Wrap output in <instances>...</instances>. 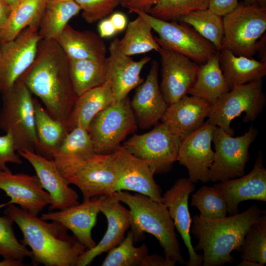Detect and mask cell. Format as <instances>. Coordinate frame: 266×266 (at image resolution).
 <instances>
[{
    "label": "cell",
    "instance_id": "1",
    "mask_svg": "<svg viewBox=\"0 0 266 266\" xmlns=\"http://www.w3.org/2000/svg\"><path fill=\"white\" fill-rule=\"evenodd\" d=\"M19 78L68 131L67 122L78 97L72 85L68 58L57 40L41 39L33 62Z\"/></svg>",
    "mask_w": 266,
    "mask_h": 266
},
{
    "label": "cell",
    "instance_id": "2",
    "mask_svg": "<svg viewBox=\"0 0 266 266\" xmlns=\"http://www.w3.org/2000/svg\"><path fill=\"white\" fill-rule=\"evenodd\" d=\"M4 213L21 230L20 241L31 249L33 266H74L87 249L59 222H48L14 204L7 205Z\"/></svg>",
    "mask_w": 266,
    "mask_h": 266
},
{
    "label": "cell",
    "instance_id": "3",
    "mask_svg": "<svg viewBox=\"0 0 266 266\" xmlns=\"http://www.w3.org/2000/svg\"><path fill=\"white\" fill-rule=\"evenodd\" d=\"M265 211L254 204L242 213L212 219L193 216L190 233L197 239L195 251H203V266H221L233 261V251L240 252L245 235Z\"/></svg>",
    "mask_w": 266,
    "mask_h": 266
},
{
    "label": "cell",
    "instance_id": "4",
    "mask_svg": "<svg viewBox=\"0 0 266 266\" xmlns=\"http://www.w3.org/2000/svg\"><path fill=\"white\" fill-rule=\"evenodd\" d=\"M112 194L129 208L131 231L134 240L144 233H150L159 241L165 258L185 264L174 223L162 202L142 194H132L127 191H119Z\"/></svg>",
    "mask_w": 266,
    "mask_h": 266
},
{
    "label": "cell",
    "instance_id": "5",
    "mask_svg": "<svg viewBox=\"0 0 266 266\" xmlns=\"http://www.w3.org/2000/svg\"><path fill=\"white\" fill-rule=\"evenodd\" d=\"M32 94L20 78L1 94L0 129L11 135L17 152L28 150L38 154L39 145Z\"/></svg>",
    "mask_w": 266,
    "mask_h": 266
},
{
    "label": "cell",
    "instance_id": "6",
    "mask_svg": "<svg viewBox=\"0 0 266 266\" xmlns=\"http://www.w3.org/2000/svg\"><path fill=\"white\" fill-rule=\"evenodd\" d=\"M53 160L68 184L80 190L83 200L117 191L118 176L111 153L96 154L88 159L54 157Z\"/></svg>",
    "mask_w": 266,
    "mask_h": 266
},
{
    "label": "cell",
    "instance_id": "7",
    "mask_svg": "<svg viewBox=\"0 0 266 266\" xmlns=\"http://www.w3.org/2000/svg\"><path fill=\"white\" fill-rule=\"evenodd\" d=\"M223 19L221 50H229L237 56L253 58L258 52L261 38L266 31V8L239 2L237 7L223 17Z\"/></svg>",
    "mask_w": 266,
    "mask_h": 266
},
{
    "label": "cell",
    "instance_id": "8",
    "mask_svg": "<svg viewBox=\"0 0 266 266\" xmlns=\"http://www.w3.org/2000/svg\"><path fill=\"white\" fill-rule=\"evenodd\" d=\"M266 96L263 91V79L236 86L222 95L212 105L207 121L234 134L231 122L245 112L243 121H254L263 110Z\"/></svg>",
    "mask_w": 266,
    "mask_h": 266
},
{
    "label": "cell",
    "instance_id": "9",
    "mask_svg": "<svg viewBox=\"0 0 266 266\" xmlns=\"http://www.w3.org/2000/svg\"><path fill=\"white\" fill-rule=\"evenodd\" d=\"M128 98L114 101L99 112L90 123L88 132L97 154L112 153L137 129Z\"/></svg>",
    "mask_w": 266,
    "mask_h": 266
},
{
    "label": "cell",
    "instance_id": "10",
    "mask_svg": "<svg viewBox=\"0 0 266 266\" xmlns=\"http://www.w3.org/2000/svg\"><path fill=\"white\" fill-rule=\"evenodd\" d=\"M257 134L253 126L244 134L236 137L216 126L212 138L214 159L209 171V181L222 182L243 176L249 158V147Z\"/></svg>",
    "mask_w": 266,
    "mask_h": 266
},
{
    "label": "cell",
    "instance_id": "11",
    "mask_svg": "<svg viewBox=\"0 0 266 266\" xmlns=\"http://www.w3.org/2000/svg\"><path fill=\"white\" fill-rule=\"evenodd\" d=\"M135 13L145 18L158 33V36L154 37L159 45L182 54L199 65L205 63L218 52L211 42L188 25L161 20L144 12Z\"/></svg>",
    "mask_w": 266,
    "mask_h": 266
},
{
    "label": "cell",
    "instance_id": "12",
    "mask_svg": "<svg viewBox=\"0 0 266 266\" xmlns=\"http://www.w3.org/2000/svg\"><path fill=\"white\" fill-rule=\"evenodd\" d=\"M181 139L163 122L142 134H134L123 146L132 154L145 161L155 174L169 171L177 161Z\"/></svg>",
    "mask_w": 266,
    "mask_h": 266
},
{
    "label": "cell",
    "instance_id": "13",
    "mask_svg": "<svg viewBox=\"0 0 266 266\" xmlns=\"http://www.w3.org/2000/svg\"><path fill=\"white\" fill-rule=\"evenodd\" d=\"M38 26L23 30L14 39L0 45V93L6 91L33 62L39 42Z\"/></svg>",
    "mask_w": 266,
    "mask_h": 266
},
{
    "label": "cell",
    "instance_id": "14",
    "mask_svg": "<svg viewBox=\"0 0 266 266\" xmlns=\"http://www.w3.org/2000/svg\"><path fill=\"white\" fill-rule=\"evenodd\" d=\"M113 164L118 176L117 191H129L162 202V189L154 178V170L144 160L119 145L112 153Z\"/></svg>",
    "mask_w": 266,
    "mask_h": 266
},
{
    "label": "cell",
    "instance_id": "15",
    "mask_svg": "<svg viewBox=\"0 0 266 266\" xmlns=\"http://www.w3.org/2000/svg\"><path fill=\"white\" fill-rule=\"evenodd\" d=\"M160 46L162 67L160 88L169 105L188 94L195 81L200 65L182 54Z\"/></svg>",
    "mask_w": 266,
    "mask_h": 266
},
{
    "label": "cell",
    "instance_id": "16",
    "mask_svg": "<svg viewBox=\"0 0 266 266\" xmlns=\"http://www.w3.org/2000/svg\"><path fill=\"white\" fill-rule=\"evenodd\" d=\"M215 126L207 121L180 144L177 161L188 170L194 183L210 182L208 174L214 159L211 142Z\"/></svg>",
    "mask_w": 266,
    "mask_h": 266
},
{
    "label": "cell",
    "instance_id": "17",
    "mask_svg": "<svg viewBox=\"0 0 266 266\" xmlns=\"http://www.w3.org/2000/svg\"><path fill=\"white\" fill-rule=\"evenodd\" d=\"M119 41L116 38L111 41L105 60V81L111 83L114 101L126 98L133 89L143 82L141 71L152 60L151 57L144 56L134 61L121 50Z\"/></svg>",
    "mask_w": 266,
    "mask_h": 266
},
{
    "label": "cell",
    "instance_id": "18",
    "mask_svg": "<svg viewBox=\"0 0 266 266\" xmlns=\"http://www.w3.org/2000/svg\"><path fill=\"white\" fill-rule=\"evenodd\" d=\"M100 211L106 217L107 228L103 237L91 249H87L78 258L76 266L89 265L98 256L118 245L130 227L129 209L112 194L98 197Z\"/></svg>",
    "mask_w": 266,
    "mask_h": 266
},
{
    "label": "cell",
    "instance_id": "19",
    "mask_svg": "<svg viewBox=\"0 0 266 266\" xmlns=\"http://www.w3.org/2000/svg\"><path fill=\"white\" fill-rule=\"evenodd\" d=\"M0 189L10 198L8 202L0 204V208L10 204H18L38 216L51 203L50 195L45 191L36 175L13 173L8 168L0 169Z\"/></svg>",
    "mask_w": 266,
    "mask_h": 266
},
{
    "label": "cell",
    "instance_id": "20",
    "mask_svg": "<svg viewBox=\"0 0 266 266\" xmlns=\"http://www.w3.org/2000/svg\"><path fill=\"white\" fill-rule=\"evenodd\" d=\"M194 184L188 178L178 179L162 196V200L187 248L189 260L185 262L187 266H201L203 260V254L195 251L190 235L192 219L188 201L190 195L195 190Z\"/></svg>",
    "mask_w": 266,
    "mask_h": 266
},
{
    "label": "cell",
    "instance_id": "21",
    "mask_svg": "<svg viewBox=\"0 0 266 266\" xmlns=\"http://www.w3.org/2000/svg\"><path fill=\"white\" fill-rule=\"evenodd\" d=\"M213 187L227 203L230 215L239 213V204L248 200L266 201V169L260 152L251 171L246 175L216 182Z\"/></svg>",
    "mask_w": 266,
    "mask_h": 266
},
{
    "label": "cell",
    "instance_id": "22",
    "mask_svg": "<svg viewBox=\"0 0 266 266\" xmlns=\"http://www.w3.org/2000/svg\"><path fill=\"white\" fill-rule=\"evenodd\" d=\"M17 153L32 166L43 188L50 195V211L63 209L79 203L77 193L69 187L54 160H49L28 150H20Z\"/></svg>",
    "mask_w": 266,
    "mask_h": 266
},
{
    "label": "cell",
    "instance_id": "23",
    "mask_svg": "<svg viewBox=\"0 0 266 266\" xmlns=\"http://www.w3.org/2000/svg\"><path fill=\"white\" fill-rule=\"evenodd\" d=\"M159 64L153 60L146 78L136 89L131 105L138 126L150 128L162 120L167 107L158 81Z\"/></svg>",
    "mask_w": 266,
    "mask_h": 266
},
{
    "label": "cell",
    "instance_id": "24",
    "mask_svg": "<svg viewBox=\"0 0 266 266\" xmlns=\"http://www.w3.org/2000/svg\"><path fill=\"white\" fill-rule=\"evenodd\" d=\"M212 105L204 99L186 95L168 106L162 120L182 140L203 125Z\"/></svg>",
    "mask_w": 266,
    "mask_h": 266
},
{
    "label": "cell",
    "instance_id": "25",
    "mask_svg": "<svg viewBox=\"0 0 266 266\" xmlns=\"http://www.w3.org/2000/svg\"><path fill=\"white\" fill-rule=\"evenodd\" d=\"M100 212L96 198L63 209L43 213L41 218L60 223L70 230L87 249H91L96 245L92 236V230L96 224Z\"/></svg>",
    "mask_w": 266,
    "mask_h": 266
},
{
    "label": "cell",
    "instance_id": "26",
    "mask_svg": "<svg viewBox=\"0 0 266 266\" xmlns=\"http://www.w3.org/2000/svg\"><path fill=\"white\" fill-rule=\"evenodd\" d=\"M57 41L69 59L105 61L107 58L102 38L92 31L77 30L67 24Z\"/></svg>",
    "mask_w": 266,
    "mask_h": 266
},
{
    "label": "cell",
    "instance_id": "27",
    "mask_svg": "<svg viewBox=\"0 0 266 266\" xmlns=\"http://www.w3.org/2000/svg\"><path fill=\"white\" fill-rule=\"evenodd\" d=\"M114 101L111 83L105 81L78 96L67 122L69 132L75 128L88 131L93 118Z\"/></svg>",
    "mask_w": 266,
    "mask_h": 266
},
{
    "label": "cell",
    "instance_id": "28",
    "mask_svg": "<svg viewBox=\"0 0 266 266\" xmlns=\"http://www.w3.org/2000/svg\"><path fill=\"white\" fill-rule=\"evenodd\" d=\"M220 65L230 90L234 86L263 79L266 75V61L237 56L231 51H219Z\"/></svg>",
    "mask_w": 266,
    "mask_h": 266
},
{
    "label": "cell",
    "instance_id": "29",
    "mask_svg": "<svg viewBox=\"0 0 266 266\" xmlns=\"http://www.w3.org/2000/svg\"><path fill=\"white\" fill-rule=\"evenodd\" d=\"M230 90L220 65L218 51L206 62L200 65L195 81L188 94L213 104Z\"/></svg>",
    "mask_w": 266,
    "mask_h": 266
},
{
    "label": "cell",
    "instance_id": "30",
    "mask_svg": "<svg viewBox=\"0 0 266 266\" xmlns=\"http://www.w3.org/2000/svg\"><path fill=\"white\" fill-rule=\"evenodd\" d=\"M33 102L35 130L39 145L38 154L53 160L54 154L60 148L68 131L48 113L36 98H33Z\"/></svg>",
    "mask_w": 266,
    "mask_h": 266
},
{
    "label": "cell",
    "instance_id": "31",
    "mask_svg": "<svg viewBox=\"0 0 266 266\" xmlns=\"http://www.w3.org/2000/svg\"><path fill=\"white\" fill-rule=\"evenodd\" d=\"M46 0H18L11 7L9 17L0 29V43L14 39L23 30L39 25Z\"/></svg>",
    "mask_w": 266,
    "mask_h": 266
},
{
    "label": "cell",
    "instance_id": "32",
    "mask_svg": "<svg viewBox=\"0 0 266 266\" xmlns=\"http://www.w3.org/2000/svg\"><path fill=\"white\" fill-rule=\"evenodd\" d=\"M80 10L74 0H46L38 31L42 39L57 40L69 21Z\"/></svg>",
    "mask_w": 266,
    "mask_h": 266
},
{
    "label": "cell",
    "instance_id": "33",
    "mask_svg": "<svg viewBox=\"0 0 266 266\" xmlns=\"http://www.w3.org/2000/svg\"><path fill=\"white\" fill-rule=\"evenodd\" d=\"M137 15L129 22L124 36L119 39L121 50L129 56L151 51L159 52L161 47L152 34L151 25L143 17Z\"/></svg>",
    "mask_w": 266,
    "mask_h": 266
},
{
    "label": "cell",
    "instance_id": "34",
    "mask_svg": "<svg viewBox=\"0 0 266 266\" xmlns=\"http://www.w3.org/2000/svg\"><path fill=\"white\" fill-rule=\"evenodd\" d=\"M68 59L69 75L77 97L105 82V61Z\"/></svg>",
    "mask_w": 266,
    "mask_h": 266
},
{
    "label": "cell",
    "instance_id": "35",
    "mask_svg": "<svg viewBox=\"0 0 266 266\" xmlns=\"http://www.w3.org/2000/svg\"><path fill=\"white\" fill-rule=\"evenodd\" d=\"M178 21L192 27L211 42L218 51L221 50L224 37L223 17L207 8L191 12Z\"/></svg>",
    "mask_w": 266,
    "mask_h": 266
},
{
    "label": "cell",
    "instance_id": "36",
    "mask_svg": "<svg viewBox=\"0 0 266 266\" xmlns=\"http://www.w3.org/2000/svg\"><path fill=\"white\" fill-rule=\"evenodd\" d=\"M240 252L242 260L257 262L263 266L266 264V212L247 230Z\"/></svg>",
    "mask_w": 266,
    "mask_h": 266
},
{
    "label": "cell",
    "instance_id": "37",
    "mask_svg": "<svg viewBox=\"0 0 266 266\" xmlns=\"http://www.w3.org/2000/svg\"><path fill=\"white\" fill-rule=\"evenodd\" d=\"M133 235L130 231L118 245L108 251L101 266H140L142 261L148 254V249L144 244L135 247Z\"/></svg>",
    "mask_w": 266,
    "mask_h": 266
},
{
    "label": "cell",
    "instance_id": "38",
    "mask_svg": "<svg viewBox=\"0 0 266 266\" xmlns=\"http://www.w3.org/2000/svg\"><path fill=\"white\" fill-rule=\"evenodd\" d=\"M210 0H159L148 12L165 21H178L191 12L208 8Z\"/></svg>",
    "mask_w": 266,
    "mask_h": 266
},
{
    "label": "cell",
    "instance_id": "39",
    "mask_svg": "<svg viewBox=\"0 0 266 266\" xmlns=\"http://www.w3.org/2000/svg\"><path fill=\"white\" fill-rule=\"evenodd\" d=\"M191 206L197 207L199 215L205 218H222L228 213L226 202L213 186L201 187L192 195Z\"/></svg>",
    "mask_w": 266,
    "mask_h": 266
},
{
    "label": "cell",
    "instance_id": "40",
    "mask_svg": "<svg viewBox=\"0 0 266 266\" xmlns=\"http://www.w3.org/2000/svg\"><path fill=\"white\" fill-rule=\"evenodd\" d=\"M97 153L87 130L75 128L67 134L61 146L53 158L70 157L79 159H88Z\"/></svg>",
    "mask_w": 266,
    "mask_h": 266
},
{
    "label": "cell",
    "instance_id": "41",
    "mask_svg": "<svg viewBox=\"0 0 266 266\" xmlns=\"http://www.w3.org/2000/svg\"><path fill=\"white\" fill-rule=\"evenodd\" d=\"M13 220L8 216L0 217V256L3 259L23 261L31 258L32 252L19 241L13 228Z\"/></svg>",
    "mask_w": 266,
    "mask_h": 266
},
{
    "label": "cell",
    "instance_id": "42",
    "mask_svg": "<svg viewBox=\"0 0 266 266\" xmlns=\"http://www.w3.org/2000/svg\"><path fill=\"white\" fill-rule=\"evenodd\" d=\"M82 10V16L89 24L104 19L121 4L122 0H74Z\"/></svg>",
    "mask_w": 266,
    "mask_h": 266
},
{
    "label": "cell",
    "instance_id": "43",
    "mask_svg": "<svg viewBox=\"0 0 266 266\" xmlns=\"http://www.w3.org/2000/svg\"><path fill=\"white\" fill-rule=\"evenodd\" d=\"M8 163L20 165L23 162L15 149L11 135L6 133L0 136V169L8 168L6 164Z\"/></svg>",
    "mask_w": 266,
    "mask_h": 266
},
{
    "label": "cell",
    "instance_id": "44",
    "mask_svg": "<svg viewBox=\"0 0 266 266\" xmlns=\"http://www.w3.org/2000/svg\"><path fill=\"white\" fill-rule=\"evenodd\" d=\"M238 4V0H210L208 8L224 17L234 10Z\"/></svg>",
    "mask_w": 266,
    "mask_h": 266
},
{
    "label": "cell",
    "instance_id": "45",
    "mask_svg": "<svg viewBox=\"0 0 266 266\" xmlns=\"http://www.w3.org/2000/svg\"><path fill=\"white\" fill-rule=\"evenodd\" d=\"M159 0H122L121 5L129 9L131 12L135 13L142 11L148 13L152 7Z\"/></svg>",
    "mask_w": 266,
    "mask_h": 266
},
{
    "label": "cell",
    "instance_id": "46",
    "mask_svg": "<svg viewBox=\"0 0 266 266\" xmlns=\"http://www.w3.org/2000/svg\"><path fill=\"white\" fill-rule=\"evenodd\" d=\"M176 263L158 255L147 254L140 266H174Z\"/></svg>",
    "mask_w": 266,
    "mask_h": 266
},
{
    "label": "cell",
    "instance_id": "47",
    "mask_svg": "<svg viewBox=\"0 0 266 266\" xmlns=\"http://www.w3.org/2000/svg\"><path fill=\"white\" fill-rule=\"evenodd\" d=\"M98 32L101 38L112 36L117 32L109 18L101 20L98 25Z\"/></svg>",
    "mask_w": 266,
    "mask_h": 266
},
{
    "label": "cell",
    "instance_id": "48",
    "mask_svg": "<svg viewBox=\"0 0 266 266\" xmlns=\"http://www.w3.org/2000/svg\"><path fill=\"white\" fill-rule=\"evenodd\" d=\"M117 32L123 31L127 24V19L126 15L121 12L113 13L109 18Z\"/></svg>",
    "mask_w": 266,
    "mask_h": 266
},
{
    "label": "cell",
    "instance_id": "49",
    "mask_svg": "<svg viewBox=\"0 0 266 266\" xmlns=\"http://www.w3.org/2000/svg\"><path fill=\"white\" fill-rule=\"evenodd\" d=\"M11 8L4 1L0 0V29L7 21L10 13Z\"/></svg>",
    "mask_w": 266,
    "mask_h": 266
},
{
    "label": "cell",
    "instance_id": "50",
    "mask_svg": "<svg viewBox=\"0 0 266 266\" xmlns=\"http://www.w3.org/2000/svg\"><path fill=\"white\" fill-rule=\"evenodd\" d=\"M23 261L3 259L0 261V266H24Z\"/></svg>",
    "mask_w": 266,
    "mask_h": 266
},
{
    "label": "cell",
    "instance_id": "51",
    "mask_svg": "<svg viewBox=\"0 0 266 266\" xmlns=\"http://www.w3.org/2000/svg\"><path fill=\"white\" fill-rule=\"evenodd\" d=\"M242 2L246 5L266 8V0H243Z\"/></svg>",
    "mask_w": 266,
    "mask_h": 266
},
{
    "label": "cell",
    "instance_id": "52",
    "mask_svg": "<svg viewBox=\"0 0 266 266\" xmlns=\"http://www.w3.org/2000/svg\"><path fill=\"white\" fill-rule=\"evenodd\" d=\"M237 266H263L261 264L247 260H242Z\"/></svg>",
    "mask_w": 266,
    "mask_h": 266
},
{
    "label": "cell",
    "instance_id": "53",
    "mask_svg": "<svg viewBox=\"0 0 266 266\" xmlns=\"http://www.w3.org/2000/svg\"><path fill=\"white\" fill-rule=\"evenodd\" d=\"M18 0H4V1L11 8Z\"/></svg>",
    "mask_w": 266,
    "mask_h": 266
},
{
    "label": "cell",
    "instance_id": "54",
    "mask_svg": "<svg viewBox=\"0 0 266 266\" xmlns=\"http://www.w3.org/2000/svg\"></svg>",
    "mask_w": 266,
    "mask_h": 266
}]
</instances>
